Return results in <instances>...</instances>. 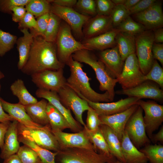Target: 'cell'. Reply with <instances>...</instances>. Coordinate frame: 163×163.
Segmentation results:
<instances>
[{
    "mask_svg": "<svg viewBox=\"0 0 163 163\" xmlns=\"http://www.w3.org/2000/svg\"><path fill=\"white\" fill-rule=\"evenodd\" d=\"M152 52L154 59L158 60L163 65V44L162 43H156L154 42Z\"/></svg>",
    "mask_w": 163,
    "mask_h": 163,
    "instance_id": "obj_50",
    "label": "cell"
},
{
    "mask_svg": "<svg viewBox=\"0 0 163 163\" xmlns=\"http://www.w3.org/2000/svg\"><path fill=\"white\" fill-rule=\"evenodd\" d=\"M74 7L76 11L84 15L90 17L97 15L95 0H78Z\"/></svg>",
    "mask_w": 163,
    "mask_h": 163,
    "instance_id": "obj_41",
    "label": "cell"
},
{
    "mask_svg": "<svg viewBox=\"0 0 163 163\" xmlns=\"http://www.w3.org/2000/svg\"><path fill=\"white\" fill-rule=\"evenodd\" d=\"M51 5L48 0H30L25 8L27 11L37 18L50 13Z\"/></svg>",
    "mask_w": 163,
    "mask_h": 163,
    "instance_id": "obj_36",
    "label": "cell"
},
{
    "mask_svg": "<svg viewBox=\"0 0 163 163\" xmlns=\"http://www.w3.org/2000/svg\"><path fill=\"white\" fill-rule=\"evenodd\" d=\"M18 28L20 30L29 29L30 30L37 28V23L35 17L30 13L27 11L18 23Z\"/></svg>",
    "mask_w": 163,
    "mask_h": 163,
    "instance_id": "obj_47",
    "label": "cell"
},
{
    "mask_svg": "<svg viewBox=\"0 0 163 163\" xmlns=\"http://www.w3.org/2000/svg\"><path fill=\"white\" fill-rule=\"evenodd\" d=\"M154 34V42L156 43H162L163 42V29L159 28L153 30Z\"/></svg>",
    "mask_w": 163,
    "mask_h": 163,
    "instance_id": "obj_55",
    "label": "cell"
},
{
    "mask_svg": "<svg viewBox=\"0 0 163 163\" xmlns=\"http://www.w3.org/2000/svg\"><path fill=\"white\" fill-rule=\"evenodd\" d=\"M144 75L141 71L136 53L129 56L124 61L122 72L116 78L123 90L133 88L143 82Z\"/></svg>",
    "mask_w": 163,
    "mask_h": 163,
    "instance_id": "obj_10",
    "label": "cell"
},
{
    "mask_svg": "<svg viewBox=\"0 0 163 163\" xmlns=\"http://www.w3.org/2000/svg\"><path fill=\"white\" fill-rule=\"evenodd\" d=\"M136 104L144 111L143 120L146 134L149 139L153 133L158 129L163 122V106L154 101L139 100Z\"/></svg>",
    "mask_w": 163,
    "mask_h": 163,
    "instance_id": "obj_13",
    "label": "cell"
},
{
    "mask_svg": "<svg viewBox=\"0 0 163 163\" xmlns=\"http://www.w3.org/2000/svg\"><path fill=\"white\" fill-rule=\"evenodd\" d=\"M63 68L46 70L31 75L32 82L38 88L57 92L66 85Z\"/></svg>",
    "mask_w": 163,
    "mask_h": 163,
    "instance_id": "obj_11",
    "label": "cell"
},
{
    "mask_svg": "<svg viewBox=\"0 0 163 163\" xmlns=\"http://www.w3.org/2000/svg\"><path fill=\"white\" fill-rule=\"evenodd\" d=\"M48 102L43 98L35 103L24 106L27 113L34 123L43 126L49 125L46 113Z\"/></svg>",
    "mask_w": 163,
    "mask_h": 163,
    "instance_id": "obj_28",
    "label": "cell"
},
{
    "mask_svg": "<svg viewBox=\"0 0 163 163\" xmlns=\"http://www.w3.org/2000/svg\"><path fill=\"white\" fill-rule=\"evenodd\" d=\"M17 37L0 29V56L2 57L16 43Z\"/></svg>",
    "mask_w": 163,
    "mask_h": 163,
    "instance_id": "obj_39",
    "label": "cell"
},
{
    "mask_svg": "<svg viewBox=\"0 0 163 163\" xmlns=\"http://www.w3.org/2000/svg\"><path fill=\"white\" fill-rule=\"evenodd\" d=\"M110 16L97 14L91 17L83 26V37L91 38L107 32L113 28Z\"/></svg>",
    "mask_w": 163,
    "mask_h": 163,
    "instance_id": "obj_21",
    "label": "cell"
},
{
    "mask_svg": "<svg viewBox=\"0 0 163 163\" xmlns=\"http://www.w3.org/2000/svg\"><path fill=\"white\" fill-rule=\"evenodd\" d=\"M99 59L104 65L110 75L117 78L121 74L124 64L116 45L110 48L101 51Z\"/></svg>",
    "mask_w": 163,
    "mask_h": 163,
    "instance_id": "obj_20",
    "label": "cell"
},
{
    "mask_svg": "<svg viewBox=\"0 0 163 163\" xmlns=\"http://www.w3.org/2000/svg\"><path fill=\"white\" fill-rule=\"evenodd\" d=\"M64 65L58 58L55 43L47 41L38 36L34 37L28 59L21 70L31 75L46 70L63 68Z\"/></svg>",
    "mask_w": 163,
    "mask_h": 163,
    "instance_id": "obj_1",
    "label": "cell"
},
{
    "mask_svg": "<svg viewBox=\"0 0 163 163\" xmlns=\"http://www.w3.org/2000/svg\"><path fill=\"white\" fill-rule=\"evenodd\" d=\"M156 1L155 0H140L135 5L129 10L130 15H134L145 10Z\"/></svg>",
    "mask_w": 163,
    "mask_h": 163,
    "instance_id": "obj_48",
    "label": "cell"
},
{
    "mask_svg": "<svg viewBox=\"0 0 163 163\" xmlns=\"http://www.w3.org/2000/svg\"><path fill=\"white\" fill-rule=\"evenodd\" d=\"M107 163H125L120 161L118 160H117L115 161H114L113 162H107Z\"/></svg>",
    "mask_w": 163,
    "mask_h": 163,
    "instance_id": "obj_60",
    "label": "cell"
},
{
    "mask_svg": "<svg viewBox=\"0 0 163 163\" xmlns=\"http://www.w3.org/2000/svg\"><path fill=\"white\" fill-rule=\"evenodd\" d=\"M114 4L116 5H123L125 0H111Z\"/></svg>",
    "mask_w": 163,
    "mask_h": 163,
    "instance_id": "obj_58",
    "label": "cell"
},
{
    "mask_svg": "<svg viewBox=\"0 0 163 163\" xmlns=\"http://www.w3.org/2000/svg\"><path fill=\"white\" fill-rule=\"evenodd\" d=\"M9 125L0 123V148L1 150L3 146L5 134Z\"/></svg>",
    "mask_w": 163,
    "mask_h": 163,
    "instance_id": "obj_53",
    "label": "cell"
},
{
    "mask_svg": "<svg viewBox=\"0 0 163 163\" xmlns=\"http://www.w3.org/2000/svg\"><path fill=\"white\" fill-rule=\"evenodd\" d=\"M19 142L33 149L37 153L42 163H56V157L58 152H52L36 145L33 141L21 135L18 134Z\"/></svg>",
    "mask_w": 163,
    "mask_h": 163,
    "instance_id": "obj_33",
    "label": "cell"
},
{
    "mask_svg": "<svg viewBox=\"0 0 163 163\" xmlns=\"http://www.w3.org/2000/svg\"><path fill=\"white\" fill-rule=\"evenodd\" d=\"M3 163H22L16 154L13 155L4 160Z\"/></svg>",
    "mask_w": 163,
    "mask_h": 163,
    "instance_id": "obj_56",
    "label": "cell"
},
{
    "mask_svg": "<svg viewBox=\"0 0 163 163\" xmlns=\"http://www.w3.org/2000/svg\"><path fill=\"white\" fill-rule=\"evenodd\" d=\"M0 83V92L1 89ZM0 97V123L9 125L14 120L8 114L4 111L2 107Z\"/></svg>",
    "mask_w": 163,
    "mask_h": 163,
    "instance_id": "obj_52",
    "label": "cell"
},
{
    "mask_svg": "<svg viewBox=\"0 0 163 163\" xmlns=\"http://www.w3.org/2000/svg\"><path fill=\"white\" fill-rule=\"evenodd\" d=\"M139 105L134 104L121 112L112 115L99 116L101 124L106 125L115 133L121 142L126 125Z\"/></svg>",
    "mask_w": 163,
    "mask_h": 163,
    "instance_id": "obj_19",
    "label": "cell"
},
{
    "mask_svg": "<svg viewBox=\"0 0 163 163\" xmlns=\"http://www.w3.org/2000/svg\"><path fill=\"white\" fill-rule=\"evenodd\" d=\"M2 107L14 120L24 126L30 127H39L42 126L34 123L27 113L25 106L19 103H12L0 98Z\"/></svg>",
    "mask_w": 163,
    "mask_h": 163,
    "instance_id": "obj_23",
    "label": "cell"
},
{
    "mask_svg": "<svg viewBox=\"0 0 163 163\" xmlns=\"http://www.w3.org/2000/svg\"><path fill=\"white\" fill-rule=\"evenodd\" d=\"M99 128L112 154L117 160L124 163L121 142L114 132L105 124H101Z\"/></svg>",
    "mask_w": 163,
    "mask_h": 163,
    "instance_id": "obj_29",
    "label": "cell"
},
{
    "mask_svg": "<svg viewBox=\"0 0 163 163\" xmlns=\"http://www.w3.org/2000/svg\"><path fill=\"white\" fill-rule=\"evenodd\" d=\"M116 41L119 53L123 62L129 56L136 53L135 36L128 33L119 32L117 35Z\"/></svg>",
    "mask_w": 163,
    "mask_h": 163,
    "instance_id": "obj_30",
    "label": "cell"
},
{
    "mask_svg": "<svg viewBox=\"0 0 163 163\" xmlns=\"http://www.w3.org/2000/svg\"><path fill=\"white\" fill-rule=\"evenodd\" d=\"M130 15L129 10L123 5H115L110 15L113 28L116 27L122 21Z\"/></svg>",
    "mask_w": 163,
    "mask_h": 163,
    "instance_id": "obj_42",
    "label": "cell"
},
{
    "mask_svg": "<svg viewBox=\"0 0 163 163\" xmlns=\"http://www.w3.org/2000/svg\"><path fill=\"white\" fill-rule=\"evenodd\" d=\"M16 154L22 163H42L36 152L27 145L20 147Z\"/></svg>",
    "mask_w": 163,
    "mask_h": 163,
    "instance_id": "obj_38",
    "label": "cell"
},
{
    "mask_svg": "<svg viewBox=\"0 0 163 163\" xmlns=\"http://www.w3.org/2000/svg\"><path fill=\"white\" fill-rule=\"evenodd\" d=\"M5 77V75L0 70V80Z\"/></svg>",
    "mask_w": 163,
    "mask_h": 163,
    "instance_id": "obj_59",
    "label": "cell"
},
{
    "mask_svg": "<svg viewBox=\"0 0 163 163\" xmlns=\"http://www.w3.org/2000/svg\"><path fill=\"white\" fill-rule=\"evenodd\" d=\"M150 140L154 144L158 142H160L161 144L163 143V126L161 125L159 131L156 133L153 134Z\"/></svg>",
    "mask_w": 163,
    "mask_h": 163,
    "instance_id": "obj_54",
    "label": "cell"
},
{
    "mask_svg": "<svg viewBox=\"0 0 163 163\" xmlns=\"http://www.w3.org/2000/svg\"><path fill=\"white\" fill-rule=\"evenodd\" d=\"M151 81H145L133 88L117 91L115 93L140 99L148 98L162 102L163 101L162 89L157 84Z\"/></svg>",
    "mask_w": 163,
    "mask_h": 163,
    "instance_id": "obj_14",
    "label": "cell"
},
{
    "mask_svg": "<svg viewBox=\"0 0 163 163\" xmlns=\"http://www.w3.org/2000/svg\"><path fill=\"white\" fill-rule=\"evenodd\" d=\"M119 32L116 28H113L98 36L84 39L82 43L87 50L102 51L116 46V37Z\"/></svg>",
    "mask_w": 163,
    "mask_h": 163,
    "instance_id": "obj_22",
    "label": "cell"
},
{
    "mask_svg": "<svg viewBox=\"0 0 163 163\" xmlns=\"http://www.w3.org/2000/svg\"><path fill=\"white\" fill-rule=\"evenodd\" d=\"M58 163H107L111 160L95 150L72 148L62 149L56 156Z\"/></svg>",
    "mask_w": 163,
    "mask_h": 163,
    "instance_id": "obj_6",
    "label": "cell"
},
{
    "mask_svg": "<svg viewBox=\"0 0 163 163\" xmlns=\"http://www.w3.org/2000/svg\"><path fill=\"white\" fill-rule=\"evenodd\" d=\"M136 54L140 69L145 75L150 71L154 59L152 47L154 42L152 30H146L135 36Z\"/></svg>",
    "mask_w": 163,
    "mask_h": 163,
    "instance_id": "obj_7",
    "label": "cell"
},
{
    "mask_svg": "<svg viewBox=\"0 0 163 163\" xmlns=\"http://www.w3.org/2000/svg\"><path fill=\"white\" fill-rule=\"evenodd\" d=\"M139 150L143 153L150 163H163V145L147 144Z\"/></svg>",
    "mask_w": 163,
    "mask_h": 163,
    "instance_id": "obj_34",
    "label": "cell"
},
{
    "mask_svg": "<svg viewBox=\"0 0 163 163\" xmlns=\"http://www.w3.org/2000/svg\"><path fill=\"white\" fill-rule=\"evenodd\" d=\"M71 56L74 60L88 64L92 68L99 82L100 90L107 92L113 101L115 93L114 87L117 80L110 75L102 62L97 59L90 50L86 49L77 51Z\"/></svg>",
    "mask_w": 163,
    "mask_h": 163,
    "instance_id": "obj_3",
    "label": "cell"
},
{
    "mask_svg": "<svg viewBox=\"0 0 163 163\" xmlns=\"http://www.w3.org/2000/svg\"><path fill=\"white\" fill-rule=\"evenodd\" d=\"M66 64L69 67L70 71L69 77L66 79V85L79 97L94 102L107 103L112 101L107 92L100 94L91 88L89 82L91 78L83 71L81 62L74 60L71 56Z\"/></svg>",
    "mask_w": 163,
    "mask_h": 163,
    "instance_id": "obj_2",
    "label": "cell"
},
{
    "mask_svg": "<svg viewBox=\"0 0 163 163\" xmlns=\"http://www.w3.org/2000/svg\"><path fill=\"white\" fill-rule=\"evenodd\" d=\"M137 22L146 30H153L163 26V14L161 4L157 1L145 10L133 15Z\"/></svg>",
    "mask_w": 163,
    "mask_h": 163,
    "instance_id": "obj_16",
    "label": "cell"
},
{
    "mask_svg": "<svg viewBox=\"0 0 163 163\" xmlns=\"http://www.w3.org/2000/svg\"><path fill=\"white\" fill-rule=\"evenodd\" d=\"M57 94L62 104L67 109L72 111L76 120L80 124L84 127L86 126L83 120L82 114L90 107L87 102L80 97L67 85L60 89Z\"/></svg>",
    "mask_w": 163,
    "mask_h": 163,
    "instance_id": "obj_9",
    "label": "cell"
},
{
    "mask_svg": "<svg viewBox=\"0 0 163 163\" xmlns=\"http://www.w3.org/2000/svg\"><path fill=\"white\" fill-rule=\"evenodd\" d=\"M144 81H153L163 89V69L156 60L154 59L152 65L149 72L144 77Z\"/></svg>",
    "mask_w": 163,
    "mask_h": 163,
    "instance_id": "obj_40",
    "label": "cell"
},
{
    "mask_svg": "<svg viewBox=\"0 0 163 163\" xmlns=\"http://www.w3.org/2000/svg\"><path fill=\"white\" fill-rule=\"evenodd\" d=\"M62 20L55 14L50 12L47 27L43 38L46 41L55 43Z\"/></svg>",
    "mask_w": 163,
    "mask_h": 163,
    "instance_id": "obj_35",
    "label": "cell"
},
{
    "mask_svg": "<svg viewBox=\"0 0 163 163\" xmlns=\"http://www.w3.org/2000/svg\"><path fill=\"white\" fill-rule=\"evenodd\" d=\"M55 43L58 58L64 65L75 52L82 50H87L82 42L75 38L70 27L65 22H61Z\"/></svg>",
    "mask_w": 163,
    "mask_h": 163,
    "instance_id": "obj_5",
    "label": "cell"
},
{
    "mask_svg": "<svg viewBox=\"0 0 163 163\" xmlns=\"http://www.w3.org/2000/svg\"><path fill=\"white\" fill-rule=\"evenodd\" d=\"M50 13L44 14L37 18V28L30 30V32L33 37L44 36L48 25Z\"/></svg>",
    "mask_w": 163,
    "mask_h": 163,
    "instance_id": "obj_43",
    "label": "cell"
},
{
    "mask_svg": "<svg viewBox=\"0 0 163 163\" xmlns=\"http://www.w3.org/2000/svg\"><path fill=\"white\" fill-rule=\"evenodd\" d=\"M143 113V110L139 106L128 120L125 128L131 142L139 150L150 143L146 133Z\"/></svg>",
    "mask_w": 163,
    "mask_h": 163,
    "instance_id": "obj_8",
    "label": "cell"
},
{
    "mask_svg": "<svg viewBox=\"0 0 163 163\" xmlns=\"http://www.w3.org/2000/svg\"><path fill=\"white\" fill-rule=\"evenodd\" d=\"M80 97L85 99L89 106L95 111L99 116L110 115L121 112L136 104L137 101L140 99L134 97H129L115 102L97 103Z\"/></svg>",
    "mask_w": 163,
    "mask_h": 163,
    "instance_id": "obj_17",
    "label": "cell"
},
{
    "mask_svg": "<svg viewBox=\"0 0 163 163\" xmlns=\"http://www.w3.org/2000/svg\"><path fill=\"white\" fill-rule=\"evenodd\" d=\"M50 2L62 7L72 8L75 6L76 0H48Z\"/></svg>",
    "mask_w": 163,
    "mask_h": 163,
    "instance_id": "obj_51",
    "label": "cell"
},
{
    "mask_svg": "<svg viewBox=\"0 0 163 163\" xmlns=\"http://www.w3.org/2000/svg\"><path fill=\"white\" fill-rule=\"evenodd\" d=\"M18 123L14 120L9 125L5 134L3 146L1 150L0 157L2 159L5 160L16 154L20 147L18 137Z\"/></svg>",
    "mask_w": 163,
    "mask_h": 163,
    "instance_id": "obj_24",
    "label": "cell"
},
{
    "mask_svg": "<svg viewBox=\"0 0 163 163\" xmlns=\"http://www.w3.org/2000/svg\"><path fill=\"white\" fill-rule=\"evenodd\" d=\"M83 130L97 152L113 162L117 160L110 152L100 128L95 131H91L86 126Z\"/></svg>",
    "mask_w": 163,
    "mask_h": 163,
    "instance_id": "obj_27",
    "label": "cell"
},
{
    "mask_svg": "<svg viewBox=\"0 0 163 163\" xmlns=\"http://www.w3.org/2000/svg\"><path fill=\"white\" fill-rule=\"evenodd\" d=\"M97 14L110 16L115 5L110 0H95Z\"/></svg>",
    "mask_w": 163,
    "mask_h": 163,
    "instance_id": "obj_45",
    "label": "cell"
},
{
    "mask_svg": "<svg viewBox=\"0 0 163 163\" xmlns=\"http://www.w3.org/2000/svg\"><path fill=\"white\" fill-rule=\"evenodd\" d=\"M121 144L125 163H147L148 160L146 157L133 144L125 131Z\"/></svg>",
    "mask_w": 163,
    "mask_h": 163,
    "instance_id": "obj_25",
    "label": "cell"
},
{
    "mask_svg": "<svg viewBox=\"0 0 163 163\" xmlns=\"http://www.w3.org/2000/svg\"><path fill=\"white\" fill-rule=\"evenodd\" d=\"M140 0H125L123 5L129 10L138 3Z\"/></svg>",
    "mask_w": 163,
    "mask_h": 163,
    "instance_id": "obj_57",
    "label": "cell"
},
{
    "mask_svg": "<svg viewBox=\"0 0 163 163\" xmlns=\"http://www.w3.org/2000/svg\"><path fill=\"white\" fill-rule=\"evenodd\" d=\"M52 132L59 143L61 150L64 149L77 148L95 151L83 129L79 132L73 133H66L63 131Z\"/></svg>",
    "mask_w": 163,
    "mask_h": 163,
    "instance_id": "obj_15",
    "label": "cell"
},
{
    "mask_svg": "<svg viewBox=\"0 0 163 163\" xmlns=\"http://www.w3.org/2000/svg\"><path fill=\"white\" fill-rule=\"evenodd\" d=\"M30 0H0V11L4 13L12 14L11 9L18 6H25Z\"/></svg>",
    "mask_w": 163,
    "mask_h": 163,
    "instance_id": "obj_46",
    "label": "cell"
},
{
    "mask_svg": "<svg viewBox=\"0 0 163 163\" xmlns=\"http://www.w3.org/2000/svg\"><path fill=\"white\" fill-rule=\"evenodd\" d=\"M115 28L119 32L128 33L135 36L146 30L143 26L134 20L130 15Z\"/></svg>",
    "mask_w": 163,
    "mask_h": 163,
    "instance_id": "obj_37",
    "label": "cell"
},
{
    "mask_svg": "<svg viewBox=\"0 0 163 163\" xmlns=\"http://www.w3.org/2000/svg\"><path fill=\"white\" fill-rule=\"evenodd\" d=\"M10 89L13 95L18 98V103L24 106L35 103L38 101L28 91L21 79H18L15 81L11 85Z\"/></svg>",
    "mask_w": 163,
    "mask_h": 163,
    "instance_id": "obj_32",
    "label": "cell"
},
{
    "mask_svg": "<svg viewBox=\"0 0 163 163\" xmlns=\"http://www.w3.org/2000/svg\"><path fill=\"white\" fill-rule=\"evenodd\" d=\"M23 35L17 40V48L19 53V60L17 66L21 70L26 63L29 56L34 37L27 29L20 30Z\"/></svg>",
    "mask_w": 163,
    "mask_h": 163,
    "instance_id": "obj_26",
    "label": "cell"
},
{
    "mask_svg": "<svg viewBox=\"0 0 163 163\" xmlns=\"http://www.w3.org/2000/svg\"><path fill=\"white\" fill-rule=\"evenodd\" d=\"M11 12L12 21L18 23L25 15L27 11L24 6H18L13 7Z\"/></svg>",
    "mask_w": 163,
    "mask_h": 163,
    "instance_id": "obj_49",
    "label": "cell"
},
{
    "mask_svg": "<svg viewBox=\"0 0 163 163\" xmlns=\"http://www.w3.org/2000/svg\"><path fill=\"white\" fill-rule=\"evenodd\" d=\"M87 111L86 127L90 131H95L99 128L101 124L99 115L91 107Z\"/></svg>",
    "mask_w": 163,
    "mask_h": 163,
    "instance_id": "obj_44",
    "label": "cell"
},
{
    "mask_svg": "<svg viewBox=\"0 0 163 163\" xmlns=\"http://www.w3.org/2000/svg\"><path fill=\"white\" fill-rule=\"evenodd\" d=\"M18 134L26 137L42 148L56 152L61 151L50 125L34 128L26 127L18 123Z\"/></svg>",
    "mask_w": 163,
    "mask_h": 163,
    "instance_id": "obj_4",
    "label": "cell"
},
{
    "mask_svg": "<svg viewBox=\"0 0 163 163\" xmlns=\"http://www.w3.org/2000/svg\"><path fill=\"white\" fill-rule=\"evenodd\" d=\"M59 17L70 27L78 38L83 37V28L91 17L82 14L73 8L51 5L50 12Z\"/></svg>",
    "mask_w": 163,
    "mask_h": 163,
    "instance_id": "obj_12",
    "label": "cell"
},
{
    "mask_svg": "<svg viewBox=\"0 0 163 163\" xmlns=\"http://www.w3.org/2000/svg\"><path fill=\"white\" fill-rule=\"evenodd\" d=\"M46 113L52 131H63L71 127L62 114L53 105L48 102Z\"/></svg>",
    "mask_w": 163,
    "mask_h": 163,
    "instance_id": "obj_31",
    "label": "cell"
},
{
    "mask_svg": "<svg viewBox=\"0 0 163 163\" xmlns=\"http://www.w3.org/2000/svg\"><path fill=\"white\" fill-rule=\"evenodd\" d=\"M35 94L38 97L46 100L62 114L69 124L72 131L76 133L82 130L81 124L74 119L70 110L62 104L57 92L38 88Z\"/></svg>",
    "mask_w": 163,
    "mask_h": 163,
    "instance_id": "obj_18",
    "label": "cell"
}]
</instances>
